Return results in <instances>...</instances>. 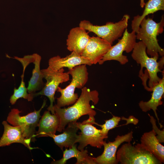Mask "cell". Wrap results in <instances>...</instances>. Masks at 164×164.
I'll list each match as a JSON object with an SVG mask.
<instances>
[{
    "label": "cell",
    "instance_id": "cell-1",
    "mask_svg": "<svg viewBox=\"0 0 164 164\" xmlns=\"http://www.w3.org/2000/svg\"><path fill=\"white\" fill-rule=\"evenodd\" d=\"M98 93L96 90L91 91L86 87L81 89L80 97L74 104L67 108H62L58 107L56 104L53 108L55 114L60 120V124L57 131L61 132L65 128L66 126L70 122L77 121L81 116L88 115L89 118L85 121L92 124H99L95 122L94 116L96 112L90 104L91 101L94 104L98 102Z\"/></svg>",
    "mask_w": 164,
    "mask_h": 164
},
{
    "label": "cell",
    "instance_id": "cell-2",
    "mask_svg": "<svg viewBox=\"0 0 164 164\" xmlns=\"http://www.w3.org/2000/svg\"><path fill=\"white\" fill-rule=\"evenodd\" d=\"M164 16L160 21L155 22L152 18H144L140 24L138 32L136 33V39L142 41L146 46L147 54L151 57H159V55L163 56L164 50L159 46L157 36L162 33L164 30Z\"/></svg>",
    "mask_w": 164,
    "mask_h": 164
},
{
    "label": "cell",
    "instance_id": "cell-3",
    "mask_svg": "<svg viewBox=\"0 0 164 164\" xmlns=\"http://www.w3.org/2000/svg\"><path fill=\"white\" fill-rule=\"evenodd\" d=\"M146 46L141 41L136 42L131 55L133 59L141 65V69L139 73V77H141L143 75V67L146 69L147 76L149 79V83L150 91H152V88L161 80L157 75L159 72H162L164 64V56H162L160 60L158 62V58L157 57H149L146 52Z\"/></svg>",
    "mask_w": 164,
    "mask_h": 164
},
{
    "label": "cell",
    "instance_id": "cell-4",
    "mask_svg": "<svg viewBox=\"0 0 164 164\" xmlns=\"http://www.w3.org/2000/svg\"><path fill=\"white\" fill-rule=\"evenodd\" d=\"M86 65H80L69 70L68 72L72 76L70 83L64 88L59 87L56 91L61 94L60 96L57 98L56 104L58 107L74 104L77 100L78 96L75 93V89H82L88 80V73Z\"/></svg>",
    "mask_w": 164,
    "mask_h": 164
},
{
    "label": "cell",
    "instance_id": "cell-5",
    "mask_svg": "<svg viewBox=\"0 0 164 164\" xmlns=\"http://www.w3.org/2000/svg\"><path fill=\"white\" fill-rule=\"evenodd\" d=\"M129 18V16L126 14L118 22H109L102 26L93 25L89 21L84 20L80 21L79 26L94 33L112 45L114 41L122 36L127 28Z\"/></svg>",
    "mask_w": 164,
    "mask_h": 164
},
{
    "label": "cell",
    "instance_id": "cell-6",
    "mask_svg": "<svg viewBox=\"0 0 164 164\" xmlns=\"http://www.w3.org/2000/svg\"><path fill=\"white\" fill-rule=\"evenodd\" d=\"M116 158L121 164H159L162 163L152 154L142 149L140 143L123 144L117 151Z\"/></svg>",
    "mask_w": 164,
    "mask_h": 164
},
{
    "label": "cell",
    "instance_id": "cell-7",
    "mask_svg": "<svg viewBox=\"0 0 164 164\" xmlns=\"http://www.w3.org/2000/svg\"><path fill=\"white\" fill-rule=\"evenodd\" d=\"M46 104V101L44 99L42 107L39 110H35L23 116L20 115L21 111L18 109H12L9 114L7 121L14 126L20 127L25 137L34 142L35 141L36 128L38 126L41 117L40 113Z\"/></svg>",
    "mask_w": 164,
    "mask_h": 164
},
{
    "label": "cell",
    "instance_id": "cell-8",
    "mask_svg": "<svg viewBox=\"0 0 164 164\" xmlns=\"http://www.w3.org/2000/svg\"><path fill=\"white\" fill-rule=\"evenodd\" d=\"M43 78L46 80L44 86L39 92L33 94L34 97L39 95H44L49 99L50 104L47 108L52 114H55L53 109V102L55 101L54 95L60 84L69 80L68 72H64L63 68L55 70L50 67L41 70Z\"/></svg>",
    "mask_w": 164,
    "mask_h": 164
},
{
    "label": "cell",
    "instance_id": "cell-9",
    "mask_svg": "<svg viewBox=\"0 0 164 164\" xmlns=\"http://www.w3.org/2000/svg\"><path fill=\"white\" fill-rule=\"evenodd\" d=\"M122 35L121 38L118 39L117 43L111 46L99 61V64H102L106 61L111 60L117 61L122 65L125 64L128 62L127 56L124 55L123 53L124 51L128 53L132 51L136 43V33L133 31L129 32L126 28Z\"/></svg>",
    "mask_w": 164,
    "mask_h": 164
},
{
    "label": "cell",
    "instance_id": "cell-10",
    "mask_svg": "<svg viewBox=\"0 0 164 164\" xmlns=\"http://www.w3.org/2000/svg\"><path fill=\"white\" fill-rule=\"evenodd\" d=\"M79 129L81 131L78 149L83 151L88 145L101 149L103 145L104 139L106 138L101 134V129L96 128L92 124L85 121L82 123L77 122Z\"/></svg>",
    "mask_w": 164,
    "mask_h": 164
},
{
    "label": "cell",
    "instance_id": "cell-11",
    "mask_svg": "<svg viewBox=\"0 0 164 164\" xmlns=\"http://www.w3.org/2000/svg\"><path fill=\"white\" fill-rule=\"evenodd\" d=\"M133 132L131 131L124 135H118L113 142L107 143L104 141V151L100 155L93 157L94 162L98 164H118L116 155L118 147L124 142H130L133 138Z\"/></svg>",
    "mask_w": 164,
    "mask_h": 164
},
{
    "label": "cell",
    "instance_id": "cell-12",
    "mask_svg": "<svg viewBox=\"0 0 164 164\" xmlns=\"http://www.w3.org/2000/svg\"><path fill=\"white\" fill-rule=\"evenodd\" d=\"M112 45L97 36L90 37L89 42L80 55L92 64L99 62L110 49Z\"/></svg>",
    "mask_w": 164,
    "mask_h": 164
},
{
    "label": "cell",
    "instance_id": "cell-13",
    "mask_svg": "<svg viewBox=\"0 0 164 164\" xmlns=\"http://www.w3.org/2000/svg\"><path fill=\"white\" fill-rule=\"evenodd\" d=\"M2 124L4 127V131L0 139V147L18 143L22 144L30 150L38 148L31 146V139L25 137L20 127L11 126L6 121H3Z\"/></svg>",
    "mask_w": 164,
    "mask_h": 164
},
{
    "label": "cell",
    "instance_id": "cell-14",
    "mask_svg": "<svg viewBox=\"0 0 164 164\" xmlns=\"http://www.w3.org/2000/svg\"><path fill=\"white\" fill-rule=\"evenodd\" d=\"M49 66L53 70H58L67 67L70 70L74 67L82 64L89 66L92 65L88 60L74 52L64 57L57 56L50 58L48 61Z\"/></svg>",
    "mask_w": 164,
    "mask_h": 164
},
{
    "label": "cell",
    "instance_id": "cell-15",
    "mask_svg": "<svg viewBox=\"0 0 164 164\" xmlns=\"http://www.w3.org/2000/svg\"><path fill=\"white\" fill-rule=\"evenodd\" d=\"M90 38L86 30L83 28L79 26L73 28L70 30L66 40L67 48L80 55Z\"/></svg>",
    "mask_w": 164,
    "mask_h": 164
},
{
    "label": "cell",
    "instance_id": "cell-16",
    "mask_svg": "<svg viewBox=\"0 0 164 164\" xmlns=\"http://www.w3.org/2000/svg\"><path fill=\"white\" fill-rule=\"evenodd\" d=\"M62 134L57 135L50 134L48 136L53 138L55 144L62 150L64 147L71 148L79 142L80 139V135L77 134L79 129L77 121L70 122Z\"/></svg>",
    "mask_w": 164,
    "mask_h": 164
},
{
    "label": "cell",
    "instance_id": "cell-17",
    "mask_svg": "<svg viewBox=\"0 0 164 164\" xmlns=\"http://www.w3.org/2000/svg\"><path fill=\"white\" fill-rule=\"evenodd\" d=\"M156 133L152 129L144 133L141 138L142 148L154 155L162 163L164 162V146L156 138Z\"/></svg>",
    "mask_w": 164,
    "mask_h": 164
},
{
    "label": "cell",
    "instance_id": "cell-18",
    "mask_svg": "<svg viewBox=\"0 0 164 164\" xmlns=\"http://www.w3.org/2000/svg\"><path fill=\"white\" fill-rule=\"evenodd\" d=\"M163 77L160 81L152 88V96L151 99L147 101H140L138 105L141 110L144 112L152 110L154 112L160 126L162 125L159 123V119L156 113L157 107L162 104V98L164 93V77Z\"/></svg>",
    "mask_w": 164,
    "mask_h": 164
},
{
    "label": "cell",
    "instance_id": "cell-19",
    "mask_svg": "<svg viewBox=\"0 0 164 164\" xmlns=\"http://www.w3.org/2000/svg\"><path fill=\"white\" fill-rule=\"evenodd\" d=\"M59 124V118L56 114H51L49 111H45L39 120V129L36 132L35 136L48 137L49 135L55 134Z\"/></svg>",
    "mask_w": 164,
    "mask_h": 164
},
{
    "label": "cell",
    "instance_id": "cell-20",
    "mask_svg": "<svg viewBox=\"0 0 164 164\" xmlns=\"http://www.w3.org/2000/svg\"><path fill=\"white\" fill-rule=\"evenodd\" d=\"M77 159L76 164H96L93 157L89 155L87 150L81 151L77 148V145L75 144L69 149H66L63 152V156L60 159L54 161L52 164H64L69 159L72 158Z\"/></svg>",
    "mask_w": 164,
    "mask_h": 164
},
{
    "label": "cell",
    "instance_id": "cell-21",
    "mask_svg": "<svg viewBox=\"0 0 164 164\" xmlns=\"http://www.w3.org/2000/svg\"><path fill=\"white\" fill-rule=\"evenodd\" d=\"M34 60L33 63L34 64V68L27 88L28 92L30 94H34L36 91L42 89L45 85L43 80V76L40 69L41 56L37 53H34Z\"/></svg>",
    "mask_w": 164,
    "mask_h": 164
},
{
    "label": "cell",
    "instance_id": "cell-22",
    "mask_svg": "<svg viewBox=\"0 0 164 164\" xmlns=\"http://www.w3.org/2000/svg\"><path fill=\"white\" fill-rule=\"evenodd\" d=\"M145 8L142 15L134 17L132 21V31L137 33L142 20L149 14H153L159 10H164V0H149L145 3Z\"/></svg>",
    "mask_w": 164,
    "mask_h": 164
},
{
    "label": "cell",
    "instance_id": "cell-23",
    "mask_svg": "<svg viewBox=\"0 0 164 164\" xmlns=\"http://www.w3.org/2000/svg\"><path fill=\"white\" fill-rule=\"evenodd\" d=\"M24 72H23L21 76V81L19 86L18 89L15 87L13 94L11 96L10 102L12 105L16 103L17 101L20 98H23L31 101L33 100L34 96L33 94L28 93L27 88L26 87L25 83L24 80Z\"/></svg>",
    "mask_w": 164,
    "mask_h": 164
},
{
    "label": "cell",
    "instance_id": "cell-24",
    "mask_svg": "<svg viewBox=\"0 0 164 164\" xmlns=\"http://www.w3.org/2000/svg\"><path fill=\"white\" fill-rule=\"evenodd\" d=\"M121 120L120 117L114 116L111 119L106 121L104 124L99 125V126L101 128V130L102 135L106 138H107L109 130L116 127Z\"/></svg>",
    "mask_w": 164,
    "mask_h": 164
},
{
    "label": "cell",
    "instance_id": "cell-25",
    "mask_svg": "<svg viewBox=\"0 0 164 164\" xmlns=\"http://www.w3.org/2000/svg\"><path fill=\"white\" fill-rule=\"evenodd\" d=\"M149 115L150 118V122L152 125L153 129L155 131L156 134H158V135L156 136L159 142H164V129L162 131L159 130L156 125V120L153 117L150 115L149 114Z\"/></svg>",
    "mask_w": 164,
    "mask_h": 164
},
{
    "label": "cell",
    "instance_id": "cell-26",
    "mask_svg": "<svg viewBox=\"0 0 164 164\" xmlns=\"http://www.w3.org/2000/svg\"><path fill=\"white\" fill-rule=\"evenodd\" d=\"M145 3L144 2V0H140V5L141 7L143 8L145 6Z\"/></svg>",
    "mask_w": 164,
    "mask_h": 164
}]
</instances>
